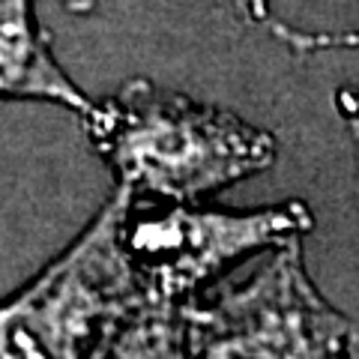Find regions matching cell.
Returning a JSON list of instances; mask_svg holds the SVG:
<instances>
[{
  "label": "cell",
  "instance_id": "1",
  "mask_svg": "<svg viewBox=\"0 0 359 359\" xmlns=\"http://www.w3.org/2000/svg\"><path fill=\"white\" fill-rule=\"evenodd\" d=\"M93 150L135 198L198 204L266 171L278 141L233 111L129 78L84 120Z\"/></svg>",
  "mask_w": 359,
  "mask_h": 359
},
{
  "label": "cell",
  "instance_id": "2",
  "mask_svg": "<svg viewBox=\"0 0 359 359\" xmlns=\"http://www.w3.org/2000/svg\"><path fill=\"white\" fill-rule=\"evenodd\" d=\"M132 204L117 186L87 228L0 309V359H93L120 327L153 306L126 252Z\"/></svg>",
  "mask_w": 359,
  "mask_h": 359
},
{
  "label": "cell",
  "instance_id": "3",
  "mask_svg": "<svg viewBox=\"0 0 359 359\" xmlns=\"http://www.w3.org/2000/svg\"><path fill=\"white\" fill-rule=\"evenodd\" d=\"M198 359H339L359 327L318 290L299 243L252 276L186 302Z\"/></svg>",
  "mask_w": 359,
  "mask_h": 359
},
{
  "label": "cell",
  "instance_id": "4",
  "mask_svg": "<svg viewBox=\"0 0 359 359\" xmlns=\"http://www.w3.org/2000/svg\"><path fill=\"white\" fill-rule=\"evenodd\" d=\"M153 207L135 198L123 222V240L144 290L153 302L183 306L201 297L212 278L245 257L269 255L314 228L302 201H285L257 210H204L195 204Z\"/></svg>",
  "mask_w": 359,
  "mask_h": 359
},
{
  "label": "cell",
  "instance_id": "5",
  "mask_svg": "<svg viewBox=\"0 0 359 359\" xmlns=\"http://www.w3.org/2000/svg\"><path fill=\"white\" fill-rule=\"evenodd\" d=\"M0 90L15 102H51L81 120L96 114V99L78 87L54 57L33 0H0Z\"/></svg>",
  "mask_w": 359,
  "mask_h": 359
},
{
  "label": "cell",
  "instance_id": "6",
  "mask_svg": "<svg viewBox=\"0 0 359 359\" xmlns=\"http://www.w3.org/2000/svg\"><path fill=\"white\" fill-rule=\"evenodd\" d=\"M93 359H198L183 306L153 302L120 327Z\"/></svg>",
  "mask_w": 359,
  "mask_h": 359
},
{
  "label": "cell",
  "instance_id": "7",
  "mask_svg": "<svg viewBox=\"0 0 359 359\" xmlns=\"http://www.w3.org/2000/svg\"><path fill=\"white\" fill-rule=\"evenodd\" d=\"M273 36L294 54H323V51H359V30H299L269 21Z\"/></svg>",
  "mask_w": 359,
  "mask_h": 359
},
{
  "label": "cell",
  "instance_id": "8",
  "mask_svg": "<svg viewBox=\"0 0 359 359\" xmlns=\"http://www.w3.org/2000/svg\"><path fill=\"white\" fill-rule=\"evenodd\" d=\"M335 111L344 123V132L351 138V156H353V192H356V207H359V93L351 87L335 90Z\"/></svg>",
  "mask_w": 359,
  "mask_h": 359
},
{
  "label": "cell",
  "instance_id": "9",
  "mask_svg": "<svg viewBox=\"0 0 359 359\" xmlns=\"http://www.w3.org/2000/svg\"><path fill=\"white\" fill-rule=\"evenodd\" d=\"M231 15H237L245 25H269V0H219Z\"/></svg>",
  "mask_w": 359,
  "mask_h": 359
},
{
  "label": "cell",
  "instance_id": "10",
  "mask_svg": "<svg viewBox=\"0 0 359 359\" xmlns=\"http://www.w3.org/2000/svg\"><path fill=\"white\" fill-rule=\"evenodd\" d=\"M60 4L69 9V13H75V15H87V13H93V9H96L99 0H60Z\"/></svg>",
  "mask_w": 359,
  "mask_h": 359
},
{
  "label": "cell",
  "instance_id": "11",
  "mask_svg": "<svg viewBox=\"0 0 359 359\" xmlns=\"http://www.w3.org/2000/svg\"><path fill=\"white\" fill-rule=\"evenodd\" d=\"M339 359H359V339H356L351 347H347V351H344Z\"/></svg>",
  "mask_w": 359,
  "mask_h": 359
}]
</instances>
